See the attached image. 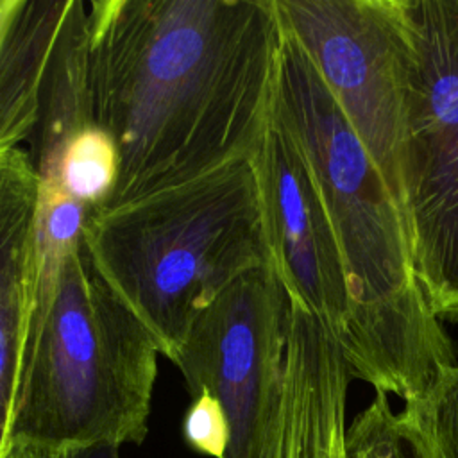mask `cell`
<instances>
[{"instance_id":"1","label":"cell","mask_w":458,"mask_h":458,"mask_svg":"<svg viewBox=\"0 0 458 458\" xmlns=\"http://www.w3.org/2000/svg\"><path fill=\"white\" fill-rule=\"evenodd\" d=\"M88 36L93 125L120 156L104 208L254 159L276 93V0H91Z\"/></svg>"},{"instance_id":"2","label":"cell","mask_w":458,"mask_h":458,"mask_svg":"<svg viewBox=\"0 0 458 458\" xmlns=\"http://www.w3.org/2000/svg\"><path fill=\"white\" fill-rule=\"evenodd\" d=\"M274 107L306 152L345 259L352 315L342 349L352 376L408 403L456 365V351L417 277L401 206L284 25Z\"/></svg>"},{"instance_id":"3","label":"cell","mask_w":458,"mask_h":458,"mask_svg":"<svg viewBox=\"0 0 458 458\" xmlns=\"http://www.w3.org/2000/svg\"><path fill=\"white\" fill-rule=\"evenodd\" d=\"M82 238L170 361L204 308L242 276L274 267L254 159L89 209Z\"/></svg>"},{"instance_id":"4","label":"cell","mask_w":458,"mask_h":458,"mask_svg":"<svg viewBox=\"0 0 458 458\" xmlns=\"http://www.w3.org/2000/svg\"><path fill=\"white\" fill-rule=\"evenodd\" d=\"M159 344L81 243L23 349L18 388L0 420V458L16 445L54 454L89 444H143Z\"/></svg>"},{"instance_id":"5","label":"cell","mask_w":458,"mask_h":458,"mask_svg":"<svg viewBox=\"0 0 458 458\" xmlns=\"http://www.w3.org/2000/svg\"><path fill=\"white\" fill-rule=\"evenodd\" d=\"M411 41L404 215L420 286L458 322V0H404Z\"/></svg>"},{"instance_id":"6","label":"cell","mask_w":458,"mask_h":458,"mask_svg":"<svg viewBox=\"0 0 458 458\" xmlns=\"http://www.w3.org/2000/svg\"><path fill=\"white\" fill-rule=\"evenodd\" d=\"M276 5L404 215L403 148L411 64L404 0H276Z\"/></svg>"},{"instance_id":"7","label":"cell","mask_w":458,"mask_h":458,"mask_svg":"<svg viewBox=\"0 0 458 458\" xmlns=\"http://www.w3.org/2000/svg\"><path fill=\"white\" fill-rule=\"evenodd\" d=\"M288 297L274 270L234 281L190 326L174 356L188 392L215 395L229 419L224 458H259L283 383Z\"/></svg>"},{"instance_id":"8","label":"cell","mask_w":458,"mask_h":458,"mask_svg":"<svg viewBox=\"0 0 458 458\" xmlns=\"http://www.w3.org/2000/svg\"><path fill=\"white\" fill-rule=\"evenodd\" d=\"M254 165L286 297L317 315L342 345L352 315L345 259L306 152L274 106Z\"/></svg>"},{"instance_id":"9","label":"cell","mask_w":458,"mask_h":458,"mask_svg":"<svg viewBox=\"0 0 458 458\" xmlns=\"http://www.w3.org/2000/svg\"><path fill=\"white\" fill-rule=\"evenodd\" d=\"M351 379V365L333 331L288 301L281 395L259 458H347Z\"/></svg>"},{"instance_id":"10","label":"cell","mask_w":458,"mask_h":458,"mask_svg":"<svg viewBox=\"0 0 458 458\" xmlns=\"http://www.w3.org/2000/svg\"><path fill=\"white\" fill-rule=\"evenodd\" d=\"M39 184L27 148L0 150V420L18 388L34 301Z\"/></svg>"},{"instance_id":"11","label":"cell","mask_w":458,"mask_h":458,"mask_svg":"<svg viewBox=\"0 0 458 458\" xmlns=\"http://www.w3.org/2000/svg\"><path fill=\"white\" fill-rule=\"evenodd\" d=\"M75 0H0V150L30 141Z\"/></svg>"},{"instance_id":"12","label":"cell","mask_w":458,"mask_h":458,"mask_svg":"<svg viewBox=\"0 0 458 458\" xmlns=\"http://www.w3.org/2000/svg\"><path fill=\"white\" fill-rule=\"evenodd\" d=\"M91 125L88 2L75 0L39 93L38 123L27 148L41 181L55 179L64 147Z\"/></svg>"},{"instance_id":"13","label":"cell","mask_w":458,"mask_h":458,"mask_svg":"<svg viewBox=\"0 0 458 458\" xmlns=\"http://www.w3.org/2000/svg\"><path fill=\"white\" fill-rule=\"evenodd\" d=\"M419 458H458V363L397 411Z\"/></svg>"},{"instance_id":"14","label":"cell","mask_w":458,"mask_h":458,"mask_svg":"<svg viewBox=\"0 0 458 458\" xmlns=\"http://www.w3.org/2000/svg\"><path fill=\"white\" fill-rule=\"evenodd\" d=\"M118 174L120 156L113 138L91 125L68 141L54 181L89 209H98L109 202Z\"/></svg>"},{"instance_id":"15","label":"cell","mask_w":458,"mask_h":458,"mask_svg":"<svg viewBox=\"0 0 458 458\" xmlns=\"http://www.w3.org/2000/svg\"><path fill=\"white\" fill-rule=\"evenodd\" d=\"M408 437L388 394L376 392L372 403L347 426V458H408Z\"/></svg>"},{"instance_id":"16","label":"cell","mask_w":458,"mask_h":458,"mask_svg":"<svg viewBox=\"0 0 458 458\" xmlns=\"http://www.w3.org/2000/svg\"><path fill=\"white\" fill-rule=\"evenodd\" d=\"M186 445L209 458H224L231 442V424L222 403L209 392L191 399L181 424Z\"/></svg>"},{"instance_id":"17","label":"cell","mask_w":458,"mask_h":458,"mask_svg":"<svg viewBox=\"0 0 458 458\" xmlns=\"http://www.w3.org/2000/svg\"><path fill=\"white\" fill-rule=\"evenodd\" d=\"M120 447L114 444H89L68 447L57 458H120Z\"/></svg>"},{"instance_id":"18","label":"cell","mask_w":458,"mask_h":458,"mask_svg":"<svg viewBox=\"0 0 458 458\" xmlns=\"http://www.w3.org/2000/svg\"><path fill=\"white\" fill-rule=\"evenodd\" d=\"M5 458H57V454L36 447H27V445H16L13 447Z\"/></svg>"},{"instance_id":"19","label":"cell","mask_w":458,"mask_h":458,"mask_svg":"<svg viewBox=\"0 0 458 458\" xmlns=\"http://www.w3.org/2000/svg\"><path fill=\"white\" fill-rule=\"evenodd\" d=\"M403 428V426H401ZM410 442V440H408ZM408 458H419L417 456V453H415V449H413V445H411V442H410V449H408Z\"/></svg>"}]
</instances>
